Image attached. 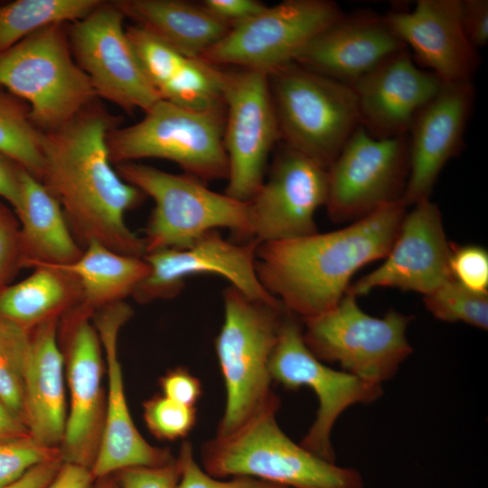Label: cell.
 Masks as SVG:
<instances>
[{
    "label": "cell",
    "instance_id": "obj_1",
    "mask_svg": "<svg viewBox=\"0 0 488 488\" xmlns=\"http://www.w3.org/2000/svg\"><path fill=\"white\" fill-rule=\"evenodd\" d=\"M117 124L95 100L61 127L41 131L40 182L61 204L83 249L96 241L124 255L144 257L143 239L128 228L125 214L146 196L119 176L107 145L108 134Z\"/></svg>",
    "mask_w": 488,
    "mask_h": 488
},
{
    "label": "cell",
    "instance_id": "obj_2",
    "mask_svg": "<svg viewBox=\"0 0 488 488\" xmlns=\"http://www.w3.org/2000/svg\"><path fill=\"white\" fill-rule=\"evenodd\" d=\"M407 208L399 199L337 230L260 242L258 280L301 321L325 313L345 296L355 272L387 256Z\"/></svg>",
    "mask_w": 488,
    "mask_h": 488
},
{
    "label": "cell",
    "instance_id": "obj_3",
    "mask_svg": "<svg viewBox=\"0 0 488 488\" xmlns=\"http://www.w3.org/2000/svg\"><path fill=\"white\" fill-rule=\"evenodd\" d=\"M275 395L234 432L217 436L202 447L203 469L217 478L252 477L285 488H362L361 474L336 465L279 427Z\"/></svg>",
    "mask_w": 488,
    "mask_h": 488
},
{
    "label": "cell",
    "instance_id": "obj_4",
    "mask_svg": "<svg viewBox=\"0 0 488 488\" xmlns=\"http://www.w3.org/2000/svg\"><path fill=\"white\" fill-rule=\"evenodd\" d=\"M127 183L155 202L144 231L145 255L183 249L203 234L228 229L235 242L253 239L249 202L211 191L187 174H174L136 162L116 165Z\"/></svg>",
    "mask_w": 488,
    "mask_h": 488
},
{
    "label": "cell",
    "instance_id": "obj_5",
    "mask_svg": "<svg viewBox=\"0 0 488 488\" xmlns=\"http://www.w3.org/2000/svg\"><path fill=\"white\" fill-rule=\"evenodd\" d=\"M222 296L224 320L214 345L226 405L217 436L234 432L276 395L269 361L286 313L281 305L251 299L230 285Z\"/></svg>",
    "mask_w": 488,
    "mask_h": 488
},
{
    "label": "cell",
    "instance_id": "obj_6",
    "mask_svg": "<svg viewBox=\"0 0 488 488\" xmlns=\"http://www.w3.org/2000/svg\"><path fill=\"white\" fill-rule=\"evenodd\" d=\"M68 24L44 27L0 52V86L27 103L42 132L61 127L97 99L72 55Z\"/></svg>",
    "mask_w": 488,
    "mask_h": 488
},
{
    "label": "cell",
    "instance_id": "obj_7",
    "mask_svg": "<svg viewBox=\"0 0 488 488\" xmlns=\"http://www.w3.org/2000/svg\"><path fill=\"white\" fill-rule=\"evenodd\" d=\"M268 81L283 145L328 169L360 126L352 86L296 62Z\"/></svg>",
    "mask_w": 488,
    "mask_h": 488
},
{
    "label": "cell",
    "instance_id": "obj_8",
    "mask_svg": "<svg viewBox=\"0 0 488 488\" xmlns=\"http://www.w3.org/2000/svg\"><path fill=\"white\" fill-rule=\"evenodd\" d=\"M224 124L225 106L194 111L159 99L139 122L108 132L109 159L115 165L145 158L165 159L200 181L227 179Z\"/></svg>",
    "mask_w": 488,
    "mask_h": 488
},
{
    "label": "cell",
    "instance_id": "obj_9",
    "mask_svg": "<svg viewBox=\"0 0 488 488\" xmlns=\"http://www.w3.org/2000/svg\"><path fill=\"white\" fill-rule=\"evenodd\" d=\"M413 316L389 310L376 317L365 313L357 297L345 294L331 310L304 320V340L323 362L381 385L390 380L413 352L407 330Z\"/></svg>",
    "mask_w": 488,
    "mask_h": 488
},
{
    "label": "cell",
    "instance_id": "obj_10",
    "mask_svg": "<svg viewBox=\"0 0 488 488\" xmlns=\"http://www.w3.org/2000/svg\"><path fill=\"white\" fill-rule=\"evenodd\" d=\"M344 15L328 0H286L233 25L201 59L270 75Z\"/></svg>",
    "mask_w": 488,
    "mask_h": 488
},
{
    "label": "cell",
    "instance_id": "obj_11",
    "mask_svg": "<svg viewBox=\"0 0 488 488\" xmlns=\"http://www.w3.org/2000/svg\"><path fill=\"white\" fill-rule=\"evenodd\" d=\"M272 380L285 389L309 387L317 397L316 417L300 445L330 462L335 461L331 435L339 417L356 404H371L383 394L381 385L367 382L318 360L307 347L299 318L286 311L269 361Z\"/></svg>",
    "mask_w": 488,
    "mask_h": 488
},
{
    "label": "cell",
    "instance_id": "obj_12",
    "mask_svg": "<svg viewBox=\"0 0 488 488\" xmlns=\"http://www.w3.org/2000/svg\"><path fill=\"white\" fill-rule=\"evenodd\" d=\"M327 172L328 217L357 221L401 199L408 176V135L376 138L359 126Z\"/></svg>",
    "mask_w": 488,
    "mask_h": 488
},
{
    "label": "cell",
    "instance_id": "obj_13",
    "mask_svg": "<svg viewBox=\"0 0 488 488\" xmlns=\"http://www.w3.org/2000/svg\"><path fill=\"white\" fill-rule=\"evenodd\" d=\"M223 142L228 160L225 192L249 202L265 180L268 156L280 140L268 75L225 71Z\"/></svg>",
    "mask_w": 488,
    "mask_h": 488
},
{
    "label": "cell",
    "instance_id": "obj_14",
    "mask_svg": "<svg viewBox=\"0 0 488 488\" xmlns=\"http://www.w3.org/2000/svg\"><path fill=\"white\" fill-rule=\"evenodd\" d=\"M124 18L113 2L102 1L87 16L67 25L69 42L97 98L127 113L145 112L161 99L139 64L123 27Z\"/></svg>",
    "mask_w": 488,
    "mask_h": 488
},
{
    "label": "cell",
    "instance_id": "obj_15",
    "mask_svg": "<svg viewBox=\"0 0 488 488\" xmlns=\"http://www.w3.org/2000/svg\"><path fill=\"white\" fill-rule=\"evenodd\" d=\"M259 243L258 239L231 242L224 239L219 230H213L186 248L145 254L143 258L150 271L131 296L140 304L170 299L181 293L188 277L213 274L224 277L251 299L281 305L258 280L255 259Z\"/></svg>",
    "mask_w": 488,
    "mask_h": 488
},
{
    "label": "cell",
    "instance_id": "obj_16",
    "mask_svg": "<svg viewBox=\"0 0 488 488\" xmlns=\"http://www.w3.org/2000/svg\"><path fill=\"white\" fill-rule=\"evenodd\" d=\"M327 170L283 145L267 179L249 201L253 238L268 242L318 232L314 214L326 202Z\"/></svg>",
    "mask_w": 488,
    "mask_h": 488
},
{
    "label": "cell",
    "instance_id": "obj_17",
    "mask_svg": "<svg viewBox=\"0 0 488 488\" xmlns=\"http://www.w3.org/2000/svg\"><path fill=\"white\" fill-rule=\"evenodd\" d=\"M407 212L384 262L350 284L346 294L355 297L380 287L414 291L424 296L453 279L452 243L446 238L439 208L430 199Z\"/></svg>",
    "mask_w": 488,
    "mask_h": 488
},
{
    "label": "cell",
    "instance_id": "obj_18",
    "mask_svg": "<svg viewBox=\"0 0 488 488\" xmlns=\"http://www.w3.org/2000/svg\"><path fill=\"white\" fill-rule=\"evenodd\" d=\"M67 336L70 408L61 444L63 463L91 469L104 425L102 344L91 317L72 309L62 318Z\"/></svg>",
    "mask_w": 488,
    "mask_h": 488
},
{
    "label": "cell",
    "instance_id": "obj_19",
    "mask_svg": "<svg viewBox=\"0 0 488 488\" xmlns=\"http://www.w3.org/2000/svg\"><path fill=\"white\" fill-rule=\"evenodd\" d=\"M132 315V307L120 301L96 311L91 316L102 344L108 375L103 431L90 469L94 478H104L130 467L162 465L174 459L167 450L156 448L145 441L129 412L117 341L122 326Z\"/></svg>",
    "mask_w": 488,
    "mask_h": 488
},
{
    "label": "cell",
    "instance_id": "obj_20",
    "mask_svg": "<svg viewBox=\"0 0 488 488\" xmlns=\"http://www.w3.org/2000/svg\"><path fill=\"white\" fill-rule=\"evenodd\" d=\"M383 18L418 65L443 83L472 82L479 56L464 32L460 0H418L413 9L392 10Z\"/></svg>",
    "mask_w": 488,
    "mask_h": 488
},
{
    "label": "cell",
    "instance_id": "obj_21",
    "mask_svg": "<svg viewBox=\"0 0 488 488\" xmlns=\"http://www.w3.org/2000/svg\"><path fill=\"white\" fill-rule=\"evenodd\" d=\"M474 100L472 82L443 83L416 117L408 133V176L401 197L407 207L427 200L446 163L462 149Z\"/></svg>",
    "mask_w": 488,
    "mask_h": 488
},
{
    "label": "cell",
    "instance_id": "obj_22",
    "mask_svg": "<svg viewBox=\"0 0 488 488\" xmlns=\"http://www.w3.org/2000/svg\"><path fill=\"white\" fill-rule=\"evenodd\" d=\"M442 84L415 62L408 49L395 54L351 85L360 126L376 138L408 135Z\"/></svg>",
    "mask_w": 488,
    "mask_h": 488
},
{
    "label": "cell",
    "instance_id": "obj_23",
    "mask_svg": "<svg viewBox=\"0 0 488 488\" xmlns=\"http://www.w3.org/2000/svg\"><path fill=\"white\" fill-rule=\"evenodd\" d=\"M406 49L383 16L361 12L344 14L320 33L297 55L295 62L352 85Z\"/></svg>",
    "mask_w": 488,
    "mask_h": 488
},
{
    "label": "cell",
    "instance_id": "obj_24",
    "mask_svg": "<svg viewBox=\"0 0 488 488\" xmlns=\"http://www.w3.org/2000/svg\"><path fill=\"white\" fill-rule=\"evenodd\" d=\"M59 322L50 320L31 331L23 395V422L29 435L52 447L61 444L67 419Z\"/></svg>",
    "mask_w": 488,
    "mask_h": 488
},
{
    "label": "cell",
    "instance_id": "obj_25",
    "mask_svg": "<svg viewBox=\"0 0 488 488\" xmlns=\"http://www.w3.org/2000/svg\"><path fill=\"white\" fill-rule=\"evenodd\" d=\"M21 205L14 211L20 224L23 267L63 266L83 252L72 234L61 204L47 188L24 168L21 175Z\"/></svg>",
    "mask_w": 488,
    "mask_h": 488
},
{
    "label": "cell",
    "instance_id": "obj_26",
    "mask_svg": "<svg viewBox=\"0 0 488 488\" xmlns=\"http://www.w3.org/2000/svg\"><path fill=\"white\" fill-rule=\"evenodd\" d=\"M128 17L188 58H199L220 42L231 26L202 4L181 0H117Z\"/></svg>",
    "mask_w": 488,
    "mask_h": 488
},
{
    "label": "cell",
    "instance_id": "obj_27",
    "mask_svg": "<svg viewBox=\"0 0 488 488\" xmlns=\"http://www.w3.org/2000/svg\"><path fill=\"white\" fill-rule=\"evenodd\" d=\"M17 283L0 287V318L32 331L53 319H61L81 300L77 278L54 265H38Z\"/></svg>",
    "mask_w": 488,
    "mask_h": 488
},
{
    "label": "cell",
    "instance_id": "obj_28",
    "mask_svg": "<svg viewBox=\"0 0 488 488\" xmlns=\"http://www.w3.org/2000/svg\"><path fill=\"white\" fill-rule=\"evenodd\" d=\"M57 267L77 278L81 300L75 309L90 317L96 311L131 296L150 271L143 257L124 255L96 241L87 244L73 263Z\"/></svg>",
    "mask_w": 488,
    "mask_h": 488
},
{
    "label": "cell",
    "instance_id": "obj_29",
    "mask_svg": "<svg viewBox=\"0 0 488 488\" xmlns=\"http://www.w3.org/2000/svg\"><path fill=\"white\" fill-rule=\"evenodd\" d=\"M100 0H16L0 5V52L33 33L71 23L96 9Z\"/></svg>",
    "mask_w": 488,
    "mask_h": 488
},
{
    "label": "cell",
    "instance_id": "obj_30",
    "mask_svg": "<svg viewBox=\"0 0 488 488\" xmlns=\"http://www.w3.org/2000/svg\"><path fill=\"white\" fill-rule=\"evenodd\" d=\"M40 141L41 131L31 120L27 103L0 86V153L39 181L43 170Z\"/></svg>",
    "mask_w": 488,
    "mask_h": 488
},
{
    "label": "cell",
    "instance_id": "obj_31",
    "mask_svg": "<svg viewBox=\"0 0 488 488\" xmlns=\"http://www.w3.org/2000/svg\"><path fill=\"white\" fill-rule=\"evenodd\" d=\"M225 70L201 58H187L158 89L161 99L194 111L223 108Z\"/></svg>",
    "mask_w": 488,
    "mask_h": 488
},
{
    "label": "cell",
    "instance_id": "obj_32",
    "mask_svg": "<svg viewBox=\"0 0 488 488\" xmlns=\"http://www.w3.org/2000/svg\"><path fill=\"white\" fill-rule=\"evenodd\" d=\"M30 340L31 331L0 318V401L22 422Z\"/></svg>",
    "mask_w": 488,
    "mask_h": 488
},
{
    "label": "cell",
    "instance_id": "obj_33",
    "mask_svg": "<svg viewBox=\"0 0 488 488\" xmlns=\"http://www.w3.org/2000/svg\"><path fill=\"white\" fill-rule=\"evenodd\" d=\"M423 300L437 320L488 329V294L472 292L451 279Z\"/></svg>",
    "mask_w": 488,
    "mask_h": 488
},
{
    "label": "cell",
    "instance_id": "obj_34",
    "mask_svg": "<svg viewBox=\"0 0 488 488\" xmlns=\"http://www.w3.org/2000/svg\"><path fill=\"white\" fill-rule=\"evenodd\" d=\"M126 33L144 73L158 93L188 57L139 25L127 28Z\"/></svg>",
    "mask_w": 488,
    "mask_h": 488
},
{
    "label": "cell",
    "instance_id": "obj_35",
    "mask_svg": "<svg viewBox=\"0 0 488 488\" xmlns=\"http://www.w3.org/2000/svg\"><path fill=\"white\" fill-rule=\"evenodd\" d=\"M61 458L59 447L45 446L29 434L0 436V488L21 479L32 468Z\"/></svg>",
    "mask_w": 488,
    "mask_h": 488
},
{
    "label": "cell",
    "instance_id": "obj_36",
    "mask_svg": "<svg viewBox=\"0 0 488 488\" xmlns=\"http://www.w3.org/2000/svg\"><path fill=\"white\" fill-rule=\"evenodd\" d=\"M144 418L147 427L156 437L175 440L185 437L193 428L196 408L162 395L144 404Z\"/></svg>",
    "mask_w": 488,
    "mask_h": 488
},
{
    "label": "cell",
    "instance_id": "obj_37",
    "mask_svg": "<svg viewBox=\"0 0 488 488\" xmlns=\"http://www.w3.org/2000/svg\"><path fill=\"white\" fill-rule=\"evenodd\" d=\"M449 265L453 279L462 286L488 294V252L483 247L452 243Z\"/></svg>",
    "mask_w": 488,
    "mask_h": 488
},
{
    "label": "cell",
    "instance_id": "obj_38",
    "mask_svg": "<svg viewBox=\"0 0 488 488\" xmlns=\"http://www.w3.org/2000/svg\"><path fill=\"white\" fill-rule=\"evenodd\" d=\"M178 459L181 465V475L176 488H285L246 476L220 480L199 466L193 457L192 446L189 442H184L182 445Z\"/></svg>",
    "mask_w": 488,
    "mask_h": 488
},
{
    "label": "cell",
    "instance_id": "obj_39",
    "mask_svg": "<svg viewBox=\"0 0 488 488\" xmlns=\"http://www.w3.org/2000/svg\"><path fill=\"white\" fill-rule=\"evenodd\" d=\"M22 268L19 221L14 211L0 202V287L12 283Z\"/></svg>",
    "mask_w": 488,
    "mask_h": 488
},
{
    "label": "cell",
    "instance_id": "obj_40",
    "mask_svg": "<svg viewBox=\"0 0 488 488\" xmlns=\"http://www.w3.org/2000/svg\"><path fill=\"white\" fill-rule=\"evenodd\" d=\"M181 475L179 459L157 466H136L119 471V488H176Z\"/></svg>",
    "mask_w": 488,
    "mask_h": 488
},
{
    "label": "cell",
    "instance_id": "obj_41",
    "mask_svg": "<svg viewBox=\"0 0 488 488\" xmlns=\"http://www.w3.org/2000/svg\"><path fill=\"white\" fill-rule=\"evenodd\" d=\"M160 385L164 397L188 407H195L202 395L200 380L185 368L168 371L161 379Z\"/></svg>",
    "mask_w": 488,
    "mask_h": 488
},
{
    "label": "cell",
    "instance_id": "obj_42",
    "mask_svg": "<svg viewBox=\"0 0 488 488\" xmlns=\"http://www.w3.org/2000/svg\"><path fill=\"white\" fill-rule=\"evenodd\" d=\"M461 21L464 32L478 50L488 42V1L460 0Z\"/></svg>",
    "mask_w": 488,
    "mask_h": 488
},
{
    "label": "cell",
    "instance_id": "obj_43",
    "mask_svg": "<svg viewBox=\"0 0 488 488\" xmlns=\"http://www.w3.org/2000/svg\"><path fill=\"white\" fill-rule=\"evenodd\" d=\"M202 5L231 27L258 14L267 6L257 0H204Z\"/></svg>",
    "mask_w": 488,
    "mask_h": 488
},
{
    "label": "cell",
    "instance_id": "obj_44",
    "mask_svg": "<svg viewBox=\"0 0 488 488\" xmlns=\"http://www.w3.org/2000/svg\"><path fill=\"white\" fill-rule=\"evenodd\" d=\"M23 167L0 153V198L5 200L14 211L21 205V175Z\"/></svg>",
    "mask_w": 488,
    "mask_h": 488
},
{
    "label": "cell",
    "instance_id": "obj_45",
    "mask_svg": "<svg viewBox=\"0 0 488 488\" xmlns=\"http://www.w3.org/2000/svg\"><path fill=\"white\" fill-rule=\"evenodd\" d=\"M94 476L89 468L63 463L46 488H92Z\"/></svg>",
    "mask_w": 488,
    "mask_h": 488
},
{
    "label": "cell",
    "instance_id": "obj_46",
    "mask_svg": "<svg viewBox=\"0 0 488 488\" xmlns=\"http://www.w3.org/2000/svg\"><path fill=\"white\" fill-rule=\"evenodd\" d=\"M62 464L61 458L41 464L5 488H46L54 479Z\"/></svg>",
    "mask_w": 488,
    "mask_h": 488
},
{
    "label": "cell",
    "instance_id": "obj_47",
    "mask_svg": "<svg viewBox=\"0 0 488 488\" xmlns=\"http://www.w3.org/2000/svg\"><path fill=\"white\" fill-rule=\"evenodd\" d=\"M25 434L24 424L0 401V436Z\"/></svg>",
    "mask_w": 488,
    "mask_h": 488
},
{
    "label": "cell",
    "instance_id": "obj_48",
    "mask_svg": "<svg viewBox=\"0 0 488 488\" xmlns=\"http://www.w3.org/2000/svg\"><path fill=\"white\" fill-rule=\"evenodd\" d=\"M96 488H119V486L112 481H106Z\"/></svg>",
    "mask_w": 488,
    "mask_h": 488
}]
</instances>
